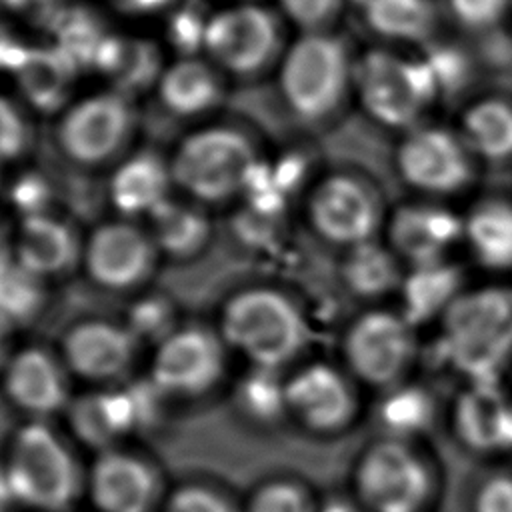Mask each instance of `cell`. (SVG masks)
I'll return each instance as SVG.
<instances>
[{
	"mask_svg": "<svg viewBox=\"0 0 512 512\" xmlns=\"http://www.w3.org/2000/svg\"><path fill=\"white\" fill-rule=\"evenodd\" d=\"M438 350L466 382L498 380L512 364V288L464 290L438 320Z\"/></svg>",
	"mask_w": 512,
	"mask_h": 512,
	"instance_id": "6da1fadb",
	"label": "cell"
},
{
	"mask_svg": "<svg viewBox=\"0 0 512 512\" xmlns=\"http://www.w3.org/2000/svg\"><path fill=\"white\" fill-rule=\"evenodd\" d=\"M172 184L198 202L218 204L244 192L260 160L254 140L236 126H206L188 134L168 160Z\"/></svg>",
	"mask_w": 512,
	"mask_h": 512,
	"instance_id": "7a4b0ae2",
	"label": "cell"
},
{
	"mask_svg": "<svg viewBox=\"0 0 512 512\" xmlns=\"http://www.w3.org/2000/svg\"><path fill=\"white\" fill-rule=\"evenodd\" d=\"M354 80L348 46L332 32H302L278 60L284 102L304 122H320L338 110Z\"/></svg>",
	"mask_w": 512,
	"mask_h": 512,
	"instance_id": "3957f363",
	"label": "cell"
},
{
	"mask_svg": "<svg viewBox=\"0 0 512 512\" xmlns=\"http://www.w3.org/2000/svg\"><path fill=\"white\" fill-rule=\"evenodd\" d=\"M222 338L256 368L276 372L302 352L308 324L282 292L252 288L228 300L222 312Z\"/></svg>",
	"mask_w": 512,
	"mask_h": 512,
	"instance_id": "277c9868",
	"label": "cell"
},
{
	"mask_svg": "<svg viewBox=\"0 0 512 512\" xmlns=\"http://www.w3.org/2000/svg\"><path fill=\"white\" fill-rule=\"evenodd\" d=\"M352 482L364 512H426L438 488L434 468L416 444L392 436L362 450Z\"/></svg>",
	"mask_w": 512,
	"mask_h": 512,
	"instance_id": "5b68a950",
	"label": "cell"
},
{
	"mask_svg": "<svg viewBox=\"0 0 512 512\" xmlns=\"http://www.w3.org/2000/svg\"><path fill=\"white\" fill-rule=\"evenodd\" d=\"M4 474L12 498L42 512L66 510L80 490L74 456L42 420L16 432Z\"/></svg>",
	"mask_w": 512,
	"mask_h": 512,
	"instance_id": "8992f818",
	"label": "cell"
},
{
	"mask_svg": "<svg viewBox=\"0 0 512 512\" xmlns=\"http://www.w3.org/2000/svg\"><path fill=\"white\" fill-rule=\"evenodd\" d=\"M352 86L370 118L400 130L416 128L424 110L438 96L424 60L388 50L366 52L354 62Z\"/></svg>",
	"mask_w": 512,
	"mask_h": 512,
	"instance_id": "52a82bcc",
	"label": "cell"
},
{
	"mask_svg": "<svg viewBox=\"0 0 512 512\" xmlns=\"http://www.w3.org/2000/svg\"><path fill=\"white\" fill-rule=\"evenodd\" d=\"M416 354V326L400 310H366L350 322L342 338L348 374L382 392L406 382Z\"/></svg>",
	"mask_w": 512,
	"mask_h": 512,
	"instance_id": "ba28073f",
	"label": "cell"
},
{
	"mask_svg": "<svg viewBox=\"0 0 512 512\" xmlns=\"http://www.w3.org/2000/svg\"><path fill=\"white\" fill-rule=\"evenodd\" d=\"M202 46L218 70L256 76L284 52L282 24L270 8L244 0L206 20Z\"/></svg>",
	"mask_w": 512,
	"mask_h": 512,
	"instance_id": "9c48e42d",
	"label": "cell"
},
{
	"mask_svg": "<svg viewBox=\"0 0 512 512\" xmlns=\"http://www.w3.org/2000/svg\"><path fill=\"white\" fill-rule=\"evenodd\" d=\"M136 114L122 92L86 96L62 114L56 138L68 160L82 166H100L114 160L128 144Z\"/></svg>",
	"mask_w": 512,
	"mask_h": 512,
	"instance_id": "30bf717a",
	"label": "cell"
},
{
	"mask_svg": "<svg viewBox=\"0 0 512 512\" xmlns=\"http://www.w3.org/2000/svg\"><path fill=\"white\" fill-rule=\"evenodd\" d=\"M312 228L330 244L354 248L376 240L382 208L372 188L352 174L322 178L308 198Z\"/></svg>",
	"mask_w": 512,
	"mask_h": 512,
	"instance_id": "8fae6325",
	"label": "cell"
},
{
	"mask_svg": "<svg viewBox=\"0 0 512 512\" xmlns=\"http://www.w3.org/2000/svg\"><path fill=\"white\" fill-rule=\"evenodd\" d=\"M470 150L464 140L440 126H416L398 146L396 166L402 180L428 196L460 192L472 178Z\"/></svg>",
	"mask_w": 512,
	"mask_h": 512,
	"instance_id": "7c38bea8",
	"label": "cell"
},
{
	"mask_svg": "<svg viewBox=\"0 0 512 512\" xmlns=\"http://www.w3.org/2000/svg\"><path fill=\"white\" fill-rule=\"evenodd\" d=\"M224 350L216 334L190 326L162 338L150 368L156 390L196 396L210 390L222 376Z\"/></svg>",
	"mask_w": 512,
	"mask_h": 512,
	"instance_id": "4fadbf2b",
	"label": "cell"
},
{
	"mask_svg": "<svg viewBox=\"0 0 512 512\" xmlns=\"http://www.w3.org/2000/svg\"><path fill=\"white\" fill-rule=\"evenodd\" d=\"M284 402L306 428L318 434L342 432L358 412L350 378L324 362L296 370L284 382Z\"/></svg>",
	"mask_w": 512,
	"mask_h": 512,
	"instance_id": "5bb4252c",
	"label": "cell"
},
{
	"mask_svg": "<svg viewBox=\"0 0 512 512\" xmlns=\"http://www.w3.org/2000/svg\"><path fill=\"white\" fill-rule=\"evenodd\" d=\"M462 240V216L432 202L404 204L386 222V244L406 268L450 260Z\"/></svg>",
	"mask_w": 512,
	"mask_h": 512,
	"instance_id": "9a60e30c",
	"label": "cell"
},
{
	"mask_svg": "<svg viewBox=\"0 0 512 512\" xmlns=\"http://www.w3.org/2000/svg\"><path fill=\"white\" fill-rule=\"evenodd\" d=\"M450 422L468 452H512V390L498 380L466 382L452 402Z\"/></svg>",
	"mask_w": 512,
	"mask_h": 512,
	"instance_id": "2e32d148",
	"label": "cell"
},
{
	"mask_svg": "<svg viewBox=\"0 0 512 512\" xmlns=\"http://www.w3.org/2000/svg\"><path fill=\"white\" fill-rule=\"evenodd\" d=\"M156 244L136 224L116 220L98 226L84 246V264L90 278L110 290L140 284L152 270Z\"/></svg>",
	"mask_w": 512,
	"mask_h": 512,
	"instance_id": "e0dca14e",
	"label": "cell"
},
{
	"mask_svg": "<svg viewBox=\"0 0 512 512\" xmlns=\"http://www.w3.org/2000/svg\"><path fill=\"white\" fill-rule=\"evenodd\" d=\"M90 496L100 512H150L158 496V478L140 458L102 450L90 470Z\"/></svg>",
	"mask_w": 512,
	"mask_h": 512,
	"instance_id": "ac0fdd59",
	"label": "cell"
},
{
	"mask_svg": "<svg viewBox=\"0 0 512 512\" xmlns=\"http://www.w3.org/2000/svg\"><path fill=\"white\" fill-rule=\"evenodd\" d=\"M68 368L88 380H112L132 364L134 334L118 324L92 320L70 328L62 342Z\"/></svg>",
	"mask_w": 512,
	"mask_h": 512,
	"instance_id": "d6986e66",
	"label": "cell"
},
{
	"mask_svg": "<svg viewBox=\"0 0 512 512\" xmlns=\"http://www.w3.org/2000/svg\"><path fill=\"white\" fill-rule=\"evenodd\" d=\"M4 390L10 402L36 420L60 412L68 404L60 364L40 348L20 350L4 368Z\"/></svg>",
	"mask_w": 512,
	"mask_h": 512,
	"instance_id": "ffe728a7",
	"label": "cell"
},
{
	"mask_svg": "<svg viewBox=\"0 0 512 512\" xmlns=\"http://www.w3.org/2000/svg\"><path fill=\"white\" fill-rule=\"evenodd\" d=\"M80 254L78 240L68 224L48 214L24 216L16 244L14 258L32 274L46 278L68 270Z\"/></svg>",
	"mask_w": 512,
	"mask_h": 512,
	"instance_id": "44dd1931",
	"label": "cell"
},
{
	"mask_svg": "<svg viewBox=\"0 0 512 512\" xmlns=\"http://www.w3.org/2000/svg\"><path fill=\"white\" fill-rule=\"evenodd\" d=\"M172 186L170 166L152 152H140L124 160L112 174L110 200L120 214H152L168 198Z\"/></svg>",
	"mask_w": 512,
	"mask_h": 512,
	"instance_id": "7402d4cb",
	"label": "cell"
},
{
	"mask_svg": "<svg viewBox=\"0 0 512 512\" xmlns=\"http://www.w3.org/2000/svg\"><path fill=\"white\" fill-rule=\"evenodd\" d=\"M462 274L450 262H432L412 266L404 272L400 284V312L418 328L432 320H440L452 302L464 292Z\"/></svg>",
	"mask_w": 512,
	"mask_h": 512,
	"instance_id": "603a6c76",
	"label": "cell"
},
{
	"mask_svg": "<svg viewBox=\"0 0 512 512\" xmlns=\"http://www.w3.org/2000/svg\"><path fill=\"white\" fill-rule=\"evenodd\" d=\"M158 96L176 116H196L214 108L222 96L220 70L200 58H180L158 76Z\"/></svg>",
	"mask_w": 512,
	"mask_h": 512,
	"instance_id": "cb8c5ba5",
	"label": "cell"
},
{
	"mask_svg": "<svg viewBox=\"0 0 512 512\" xmlns=\"http://www.w3.org/2000/svg\"><path fill=\"white\" fill-rule=\"evenodd\" d=\"M464 220V244L474 260L490 272H512V204L482 200Z\"/></svg>",
	"mask_w": 512,
	"mask_h": 512,
	"instance_id": "d4e9b609",
	"label": "cell"
},
{
	"mask_svg": "<svg viewBox=\"0 0 512 512\" xmlns=\"http://www.w3.org/2000/svg\"><path fill=\"white\" fill-rule=\"evenodd\" d=\"M138 404L140 400L128 392L90 394L72 404L70 422L78 438L104 448L142 420Z\"/></svg>",
	"mask_w": 512,
	"mask_h": 512,
	"instance_id": "484cf974",
	"label": "cell"
},
{
	"mask_svg": "<svg viewBox=\"0 0 512 512\" xmlns=\"http://www.w3.org/2000/svg\"><path fill=\"white\" fill-rule=\"evenodd\" d=\"M14 72L20 90L36 108L54 110L68 94L74 62L60 48H26Z\"/></svg>",
	"mask_w": 512,
	"mask_h": 512,
	"instance_id": "4316f807",
	"label": "cell"
},
{
	"mask_svg": "<svg viewBox=\"0 0 512 512\" xmlns=\"http://www.w3.org/2000/svg\"><path fill=\"white\" fill-rule=\"evenodd\" d=\"M460 138L466 148L488 162L512 158V104L502 98H482L462 114Z\"/></svg>",
	"mask_w": 512,
	"mask_h": 512,
	"instance_id": "83f0119b",
	"label": "cell"
},
{
	"mask_svg": "<svg viewBox=\"0 0 512 512\" xmlns=\"http://www.w3.org/2000/svg\"><path fill=\"white\" fill-rule=\"evenodd\" d=\"M362 14L368 28L378 36L410 44L430 40L438 24L430 0H364Z\"/></svg>",
	"mask_w": 512,
	"mask_h": 512,
	"instance_id": "f1b7e54d",
	"label": "cell"
},
{
	"mask_svg": "<svg viewBox=\"0 0 512 512\" xmlns=\"http://www.w3.org/2000/svg\"><path fill=\"white\" fill-rule=\"evenodd\" d=\"M402 266L404 264L388 244L370 240L348 250L342 278L352 294L360 298H380L400 290L406 272Z\"/></svg>",
	"mask_w": 512,
	"mask_h": 512,
	"instance_id": "f546056e",
	"label": "cell"
},
{
	"mask_svg": "<svg viewBox=\"0 0 512 512\" xmlns=\"http://www.w3.org/2000/svg\"><path fill=\"white\" fill-rule=\"evenodd\" d=\"M152 240L170 256L186 258L196 254L208 240L210 224L202 212L186 204L166 200L150 214Z\"/></svg>",
	"mask_w": 512,
	"mask_h": 512,
	"instance_id": "4dcf8cb0",
	"label": "cell"
},
{
	"mask_svg": "<svg viewBox=\"0 0 512 512\" xmlns=\"http://www.w3.org/2000/svg\"><path fill=\"white\" fill-rule=\"evenodd\" d=\"M434 398L424 386L402 382L394 388L384 390L380 406V422L384 436L410 440L426 432L434 420Z\"/></svg>",
	"mask_w": 512,
	"mask_h": 512,
	"instance_id": "1f68e13d",
	"label": "cell"
},
{
	"mask_svg": "<svg viewBox=\"0 0 512 512\" xmlns=\"http://www.w3.org/2000/svg\"><path fill=\"white\" fill-rule=\"evenodd\" d=\"M42 278L24 268L14 256L0 262V320L22 322L42 304Z\"/></svg>",
	"mask_w": 512,
	"mask_h": 512,
	"instance_id": "d6a6232c",
	"label": "cell"
},
{
	"mask_svg": "<svg viewBox=\"0 0 512 512\" xmlns=\"http://www.w3.org/2000/svg\"><path fill=\"white\" fill-rule=\"evenodd\" d=\"M246 512H316V506L300 484L274 480L254 492Z\"/></svg>",
	"mask_w": 512,
	"mask_h": 512,
	"instance_id": "836d02e7",
	"label": "cell"
},
{
	"mask_svg": "<svg viewBox=\"0 0 512 512\" xmlns=\"http://www.w3.org/2000/svg\"><path fill=\"white\" fill-rule=\"evenodd\" d=\"M280 12L302 32H324L338 16L344 0H276Z\"/></svg>",
	"mask_w": 512,
	"mask_h": 512,
	"instance_id": "e575fe53",
	"label": "cell"
},
{
	"mask_svg": "<svg viewBox=\"0 0 512 512\" xmlns=\"http://www.w3.org/2000/svg\"><path fill=\"white\" fill-rule=\"evenodd\" d=\"M30 144V126L24 112L0 94V164L20 158Z\"/></svg>",
	"mask_w": 512,
	"mask_h": 512,
	"instance_id": "d590c367",
	"label": "cell"
},
{
	"mask_svg": "<svg viewBox=\"0 0 512 512\" xmlns=\"http://www.w3.org/2000/svg\"><path fill=\"white\" fill-rule=\"evenodd\" d=\"M256 370V376H252L244 386V402L258 416H276L282 408H286L284 384L274 378V372L260 368Z\"/></svg>",
	"mask_w": 512,
	"mask_h": 512,
	"instance_id": "8d00e7d4",
	"label": "cell"
},
{
	"mask_svg": "<svg viewBox=\"0 0 512 512\" xmlns=\"http://www.w3.org/2000/svg\"><path fill=\"white\" fill-rule=\"evenodd\" d=\"M164 512H236V510L218 492L192 484L176 490L168 498Z\"/></svg>",
	"mask_w": 512,
	"mask_h": 512,
	"instance_id": "74e56055",
	"label": "cell"
},
{
	"mask_svg": "<svg viewBox=\"0 0 512 512\" xmlns=\"http://www.w3.org/2000/svg\"><path fill=\"white\" fill-rule=\"evenodd\" d=\"M448 6L464 26L484 28L498 22L512 6V0H448Z\"/></svg>",
	"mask_w": 512,
	"mask_h": 512,
	"instance_id": "f35d334b",
	"label": "cell"
},
{
	"mask_svg": "<svg viewBox=\"0 0 512 512\" xmlns=\"http://www.w3.org/2000/svg\"><path fill=\"white\" fill-rule=\"evenodd\" d=\"M472 512H512V474H494L480 482Z\"/></svg>",
	"mask_w": 512,
	"mask_h": 512,
	"instance_id": "ab89813d",
	"label": "cell"
},
{
	"mask_svg": "<svg viewBox=\"0 0 512 512\" xmlns=\"http://www.w3.org/2000/svg\"><path fill=\"white\" fill-rule=\"evenodd\" d=\"M26 48L20 46L8 30L0 26V68H16V64L22 60Z\"/></svg>",
	"mask_w": 512,
	"mask_h": 512,
	"instance_id": "60d3db41",
	"label": "cell"
},
{
	"mask_svg": "<svg viewBox=\"0 0 512 512\" xmlns=\"http://www.w3.org/2000/svg\"><path fill=\"white\" fill-rule=\"evenodd\" d=\"M172 0H118V4L128 10V12H138V14H148V12H158L164 6H168Z\"/></svg>",
	"mask_w": 512,
	"mask_h": 512,
	"instance_id": "b9f144b4",
	"label": "cell"
},
{
	"mask_svg": "<svg viewBox=\"0 0 512 512\" xmlns=\"http://www.w3.org/2000/svg\"><path fill=\"white\" fill-rule=\"evenodd\" d=\"M316 512H364V508L358 502L346 500V498H330L322 502Z\"/></svg>",
	"mask_w": 512,
	"mask_h": 512,
	"instance_id": "7bdbcfd3",
	"label": "cell"
},
{
	"mask_svg": "<svg viewBox=\"0 0 512 512\" xmlns=\"http://www.w3.org/2000/svg\"><path fill=\"white\" fill-rule=\"evenodd\" d=\"M4 352H6V324L0 320V364L4 360Z\"/></svg>",
	"mask_w": 512,
	"mask_h": 512,
	"instance_id": "ee69618b",
	"label": "cell"
},
{
	"mask_svg": "<svg viewBox=\"0 0 512 512\" xmlns=\"http://www.w3.org/2000/svg\"><path fill=\"white\" fill-rule=\"evenodd\" d=\"M10 254H8V246H6V238H4V232H2V226H0V262L6 260Z\"/></svg>",
	"mask_w": 512,
	"mask_h": 512,
	"instance_id": "f6af8a7d",
	"label": "cell"
}]
</instances>
